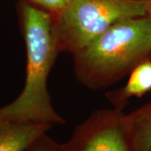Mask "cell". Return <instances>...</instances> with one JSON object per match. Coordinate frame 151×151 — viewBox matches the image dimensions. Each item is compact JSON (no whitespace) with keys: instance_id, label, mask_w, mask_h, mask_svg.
<instances>
[{"instance_id":"8992f818","label":"cell","mask_w":151,"mask_h":151,"mask_svg":"<svg viewBox=\"0 0 151 151\" xmlns=\"http://www.w3.org/2000/svg\"><path fill=\"white\" fill-rule=\"evenodd\" d=\"M150 90L151 60H147L130 72L124 86L107 93V97L113 108L123 110L131 97H139Z\"/></svg>"},{"instance_id":"6da1fadb","label":"cell","mask_w":151,"mask_h":151,"mask_svg":"<svg viewBox=\"0 0 151 151\" xmlns=\"http://www.w3.org/2000/svg\"><path fill=\"white\" fill-rule=\"evenodd\" d=\"M19 28L26 50V73L20 94L0 108V118L19 123L64 124L51 104L48 78L60 52L54 16L25 0L17 4Z\"/></svg>"},{"instance_id":"7a4b0ae2","label":"cell","mask_w":151,"mask_h":151,"mask_svg":"<svg viewBox=\"0 0 151 151\" xmlns=\"http://www.w3.org/2000/svg\"><path fill=\"white\" fill-rule=\"evenodd\" d=\"M73 55L76 79L97 90L111 86L151 60V21L145 16L115 24Z\"/></svg>"},{"instance_id":"ba28073f","label":"cell","mask_w":151,"mask_h":151,"mask_svg":"<svg viewBox=\"0 0 151 151\" xmlns=\"http://www.w3.org/2000/svg\"><path fill=\"white\" fill-rule=\"evenodd\" d=\"M26 151H60V144L44 134L34 141Z\"/></svg>"},{"instance_id":"30bf717a","label":"cell","mask_w":151,"mask_h":151,"mask_svg":"<svg viewBox=\"0 0 151 151\" xmlns=\"http://www.w3.org/2000/svg\"><path fill=\"white\" fill-rule=\"evenodd\" d=\"M146 15L149 17V19H150V21H151V0H149V3H148Z\"/></svg>"},{"instance_id":"9c48e42d","label":"cell","mask_w":151,"mask_h":151,"mask_svg":"<svg viewBox=\"0 0 151 151\" xmlns=\"http://www.w3.org/2000/svg\"><path fill=\"white\" fill-rule=\"evenodd\" d=\"M34 5L48 11L53 15L61 11L70 0H25Z\"/></svg>"},{"instance_id":"277c9868","label":"cell","mask_w":151,"mask_h":151,"mask_svg":"<svg viewBox=\"0 0 151 151\" xmlns=\"http://www.w3.org/2000/svg\"><path fill=\"white\" fill-rule=\"evenodd\" d=\"M123 110L99 109L74 130L60 151H134Z\"/></svg>"},{"instance_id":"52a82bcc","label":"cell","mask_w":151,"mask_h":151,"mask_svg":"<svg viewBox=\"0 0 151 151\" xmlns=\"http://www.w3.org/2000/svg\"><path fill=\"white\" fill-rule=\"evenodd\" d=\"M134 151H151V102L124 115Z\"/></svg>"},{"instance_id":"3957f363","label":"cell","mask_w":151,"mask_h":151,"mask_svg":"<svg viewBox=\"0 0 151 151\" xmlns=\"http://www.w3.org/2000/svg\"><path fill=\"white\" fill-rule=\"evenodd\" d=\"M149 0H70L54 14L60 51L75 52L119 22L145 16Z\"/></svg>"},{"instance_id":"5b68a950","label":"cell","mask_w":151,"mask_h":151,"mask_svg":"<svg viewBox=\"0 0 151 151\" xmlns=\"http://www.w3.org/2000/svg\"><path fill=\"white\" fill-rule=\"evenodd\" d=\"M54 125L19 123L0 118V151H26L39 137Z\"/></svg>"}]
</instances>
